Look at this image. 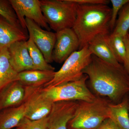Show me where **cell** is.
Masks as SVG:
<instances>
[{
    "instance_id": "obj_11",
    "label": "cell",
    "mask_w": 129,
    "mask_h": 129,
    "mask_svg": "<svg viewBox=\"0 0 129 129\" xmlns=\"http://www.w3.org/2000/svg\"><path fill=\"white\" fill-rule=\"evenodd\" d=\"M10 64L17 73L36 70L28 50L27 41L14 42L8 47Z\"/></svg>"
},
{
    "instance_id": "obj_30",
    "label": "cell",
    "mask_w": 129,
    "mask_h": 129,
    "mask_svg": "<svg viewBox=\"0 0 129 129\" xmlns=\"http://www.w3.org/2000/svg\"></svg>"
},
{
    "instance_id": "obj_22",
    "label": "cell",
    "mask_w": 129,
    "mask_h": 129,
    "mask_svg": "<svg viewBox=\"0 0 129 129\" xmlns=\"http://www.w3.org/2000/svg\"><path fill=\"white\" fill-rule=\"evenodd\" d=\"M0 16L13 25L23 29L9 0H0Z\"/></svg>"
},
{
    "instance_id": "obj_18",
    "label": "cell",
    "mask_w": 129,
    "mask_h": 129,
    "mask_svg": "<svg viewBox=\"0 0 129 129\" xmlns=\"http://www.w3.org/2000/svg\"><path fill=\"white\" fill-rule=\"evenodd\" d=\"M8 48L0 52V92L8 85L17 81L18 73L9 62Z\"/></svg>"
},
{
    "instance_id": "obj_25",
    "label": "cell",
    "mask_w": 129,
    "mask_h": 129,
    "mask_svg": "<svg viewBox=\"0 0 129 129\" xmlns=\"http://www.w3.org/2000/svg\"><path fill=\"white\" fill-rule=\"evenodd\" d=\"M123 39L126 46L127 53L126 57L122 65L129 75V36L128 33L123 37Z\"/></svg>"
},
{
    "instance_id": "obj_16",
    "label": "cell",
    "mask_w": 129,
    "mask_h": 129,
    "mask_svg": "<svg viewBox=\"0 0 129 129\" xmlns=\"http://www.w3.org/2000/svg\"><path fill=\"white\" fill-rule=\"evenodd\" d=\"M25 108L23 103L17 107L0 111V129H12L17 127L25 117Z\"/></svg>"
},
{
    "instance_id": "obj_14",
    "label": "cell",
    "mask_w": 129,
    "mask_h": 129,
    "mask_svg": "<svg viewBox=\"0 0 129 129\" xmlns=\"http://www.w3.org/2000/svg\"><path fill=\"white\" fill-rule=\"evenodd\" d=\"M28 37L23 29L10 23L0 16V52L14 42L26 41Z\"/></svg>"
},
{
    "instance_id": "obj_29",
    "label": "cell",
    "mask_w": 129,
    "mask_h": 129,
    "mask_svg": "<svg viewBox=\"0 0 129 129\" xmlns=\"http://www.w3.org/2000/svg\"><path fill=\"white\" fill-rule=\"evenodd\" d=\"M128 35H129V30H128Z\"/></svg>"
},
{
    "instance_id": "obj_26",
    "label": "cell",
    "mask_w": 129,
    "mask_h": 129,
    "mask_svg": "<svg viewBox=\"0 0 129 129\" xmlns=\"http://www.w3.org/2000/svg\"><path fill=\"white\" fill-rule=\"evenodd\" d=\"M78 4H104L108 5L110 2L108 0H73Z\"/></svg>"
},
{
    "instance_id": "obj_9",
    "label": "cell",
    "mask_w": 129,
    "mask_h": 129,
    "mask_svg": "<svg viewBox=\"0 0 129 129\" xmlns=\"http://www.w3.org/2000/svg\"><path fill=\"white\" fill-rule=\"evenodd\" d=\"M30 38L43 54L48 63L53 62L52 53L56 41V33L42 29L34 21L25 18Z\"/></svg>"
},
{
    "instance_id": "obj_28",
    "label": "cell",
    "mask_w": 129,
    "mask_h": 129,
    "mask_svg": "<svg viewBox=\"0 0 129 129\" xmlns=\"http://www.w3.org/2000/svg\"><path fill=\"white\" fill-rule=\"evenodd\" d=\"M128 107H129V93L128 94Z\"/></svg>"
},
{
    "instance_id": "obj_8",
    "label": "cell",
    "mask_w": 129,
    "mask_h": 129,
    "mask_svg": "<svg viewBox=\"0 0 129 129\" xmlns=\"http://www.w3.org/2000/svg\"><path fill=\"white\" fill-rule=\"evenodd\" d=\"M21 27L27 32L25 18L31 19L42 28L50 31L51 29L42 11L39 0H9Z\"/></svg>"
},
{
    "instance_id": "obj_5",
    "label": "cell",
    "mask_w": 129,
    "mask_h": 129,
    "mask_svg": "<svg viewBox=\"0 0 129 129\" xmlns=\"http://www.w3.org/2000/svg\"><path fill=\"white\" fill-rule=\"evenodd\" d=\"M92 55L88 45L74 52L55 72L53 79L43 88H52L80 79L84 75L83 70L91 61Z\"/></svg>"
},
{
    "instance_id": "obj_6",
    "label": "cell",
    "mask_w": 129,
    "mask_h": 129,
    "mask_svg": "<svg viewBox=\"0 0 129 129\" xmlns=\"http://www.w3.org/2000/svg\"><path fill=\"white\" fill-rule=\"evenodd\" d=\"M88 77L84 74L79 80L49 88H43L45 94L53 102L67 101L92 102L96 96L86 85Z\"/></svg>"
},
{
    "instance_id": "obj_7",
    "label": "cell",
    "mask_w": 129,
    "mask_h": 129,
    "mask_svg": "<svg viewBox=\"0 0 129 129\" xmlns=\"http://www.w3.org/2000/svg\"><path fill=\"white\" fill-rule=\"evenodd\" d=\"M25 88L23 103L25 108V117L37 120L47 117L53 102L45 94L43 87L25 86Z\"/></svg>"
},
{
    "instance_id": "obj_24",
    "label": "cell",
    "mask_w": 129,
    "mask_h": 129,
    "mask_svg": "<svg viewBox=\"0 0 129 129\" xmlns=\"http://www.w3.org/2000/svg\"><path fill=\"white\" fill-rule=\"evenodd\" d=\"M110 1L112 5L110 22V29L112 33L115 27L119 13L122 7L129 2V0H111Z\"/></svg>"
},
{
    "instance_id": "obj_23",
    "label": "cell",
    "mask_w": 129,
    "mask_h": 129,
    "mask_svg": "<svg viewBox=\"0 0 129 129\" xmlns=\"http://www.w3.org/2000/svg\"><path fill=\"white\" fill-rule=\"evenodd\" d=\"M48 117L37 120H31L24 117L21 120L16 129H47Z\"/></svg>"
},
{
    "instance_id": "obj_15",
    "label": "cell",
    "mask_w": 129,
    "mask_h": 129,
    "mask_svg": "<svg viewBox=\"0 0 129 129\" xmlns=\"http://www.w3.org/2000/svg\"><path fill=\"white\" fill-rule=\"evenodd\" d=\"M55 73V71L27 70L19 73L17 81L24 86L43 87L53 79Z\"/></svg>"
},
{
    "instance_id": "obj_4",
    "label": "cell",
    "mask_w": 129,
    "mask_h": 129,
    "mask_svg": "<svg viewBox=\"0 0 129 129\" xmlns=\"http://www.w3.org/2000/svg\"><path fill=\"white\" fill-rule=\"evenodd\" d=\"M42 11L51 29L56 32L72 28L78 4L73 0H41Z\"/></svg>"
},
{
    "instance_id": "obj_13",
    "label": "cell",
    "mask_w": 129,
    "mask_h": 129,
    "mask_svg": "<svg viewBox=\"0 0 129 129\" xmlns=\"http://www.w3.org/2000/svg\"><path fill=\"white\" fill-rule=\"evenodd\" d=\"M109 35L98 36L89 43L88 48L92 55L101 60L115 67L122 68L123 66L118 61L109 46L108 41Z\"/></svg>"
},
{
    "instance_id": "obj_17",
    "label": "cell",
    "mask_w": 129,
    "mask_h": 129,
    "mask_svg": "<svg viewBox=\"0 0 129 129\" xmlns=\"http://www.w3.org/2000/svg\"><path fill=\"white\" fill-rule=\"evenodd\" d=\"M110 118L120 129H129V111L128 95L120 102L109 104Z\"/></svg>"
},
{
    "instance_id": "obj_12",
    "label": "cell",
    "mask_w": 129,
    "mask_h": 129,
    "mask_svg": "<svg viewBox=\"0 0 129 129\" xmlns=\"http://www.w3.org/2000/svg\"><path fill=\"white\" fill-rule=\"evenodd\" d=\"M25 94V86L18 81L11 83L0 92V111L21 105Z\"/></svg>"
},
{
    "instance_id": "obj_27",
    "label": "cell",
    "mask_w": 129,
    "mask_h": 129,
    "mask_svg": "<svg viewBox=\"0 0 129 129\" xmlns=\"http://www.w3.org/2000/svg\"><path fill=\"white\" fill-rule=\"evenodd\" d=\"M96 129H120L110 118L107 119Z\"/></svg>"
},
{
    "instance_id": "obj_21",
    "label": "cell",
    "mask_w": 129,
    "mask_h": 129,
    "mask_svg": "<svg viewBox=\"0 0 129 129\" xmlns=\"http://www.w3.org/2000/svg\"><path fill=\"white\" fill-rule=\"evenodd\" d=\"M112 33L123 37L129 30V2L120 9Z\"/></svg>"
},
{
    "instance_id": "obj_19",
    "label": "cell",
    "mask_w": 129,
    "mask_h": 129,
    "mask_svg": "<svg viewBox=\"0 0 129 129\" xmlns=\"http://www.w3.org/2000/svg\"><path fill=\"white\" fill-rule=\"evenodd\" d=\"M27 44L29 54L36 70L55 71V68L47 62L41 52L29 37L27 41Z\"/></svg>"
},
{
    "instance_id": "obj_3",
    "label": "cell",
    "mask_w": 129,
    "mask_h": 129,
    "mask_svg": "<svg viewBox=\"0 0 129 129\" xmlns=\"http://www.w3.org/2000/svg\"><path fill=\"white\" fill-rule=\"evenodd\" d=\"M106 98L96 96L92 102L78 101L73 117L68 122V129H96L110 118L109 104Z\"/></svg>"
},
{
    "instance_id": "obj_1",
    "label": "cell",
    "mask_w": 129,
    "mask_h": 129,
    "mask_svg": "<svg viewBox=\"0 0 129 129\" xmlns=\"http://www.w3.org/2000/svg\"><path fill=\"white\" fill-rule=\"evenodd\" d=\"M83 73L88 76L94 94L112 103L120 102L129 93V75L124 67H115L92 55Z\"/></svg>"
},
{
    "instance_id": "obj_20",
    "label": "cell",
    "mask_w": 129,
    "mask_h": 129,
    "mask_svg": "<svg viewBox=\"0 0 129 129\" xmlns=\"http://www.w3.org/2000/svg\"><path fill=\"white\" fill-rule=\"evenodd\" d=\"M108 41L116 59L119 63L123 64L127 53L123 37L111 33L108 36Z\"/></svg>"
},
{
    "instance_id": "obj_2",
    "label": "cell",
    "mask_w": 129,
    "mask_h": 129,
    "mask_svg": "<svg viewBox=\"0 0 129 129\" xmlns=\"http://www.w3.org/2000/svg\"><path fill=\"white\" fill-rule=\"evenodd\" d=\"M111 8L104 4H78L76 20L72 28L78 36L80 50L98 36L111 33Z\"/></svg>"
},
{
    "instance_id": "obj_10",
    "label": "cell",
    "mask_w": 129,
    "mask_h": 129,
    "mask_svg": "<svg viewBox=\"0 0 129 129\" xmlns=\"http://www.w3.org/2000/svg\"><path fill=\"white\" fill-rule=\"evenodd\" d=\"M56 41L52 53L53 61L61 63L79 50V41L72 28H67L56 32Z\"/></svg>"
}]
</instances>
